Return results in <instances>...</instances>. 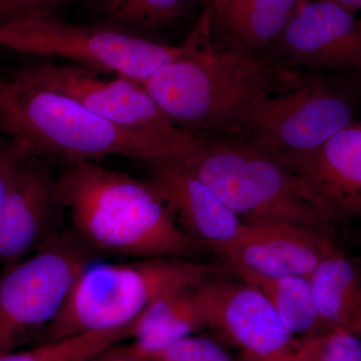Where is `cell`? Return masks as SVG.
I'll return each instance as SVG.
<instances>
[{"mask_svg":"<svg viewBox=\"0 0 361 361\" xmlns=\"http://www.w3.org/2000/svg\"><path fill=\"white\" fill-rule=\"evenodd\" d=\"M301 73L268 54L221 47L210 35L142 85L183 132L197 137H238L259 104Z\"/></svg>","mask_w":361,"mask_h":361,"instance_id":"6da1fadb","label":"cell"},{"mask_svg":"<svg viewBox=\"0 0 361 361\" xmlns=\"http://www.w3.org/2000/svg\"><path fill=\"white\" fill-rule=\"evenodd\" d=\"M58 186L70 229L97 256L198 260L205 252L149 180L77 161L63 164Z\"/></svg>","mask_w":361,"mask_h":361,"instance_id":"7a4b0ae2","label":"cell"},{"mask_svg":"<svg viewBox=\"0 0 361 361\" xmlns=\"http://www.w3.org/2000/svg\"><path fill=\"white\" fill-rule=\"evenodd\" d=\"M0 133L28 156L63 164L113 156L147 164L173 161L187 155L199 141L120 127L18 71L0 78Z\"/></svg>","mask_w":361,"mask_h":361,"instance_id":"3957f363","label":"cell"},{"mask_svg":"<svg viewBox=\"0 0 361 361\" xmlns=\"http://www.w3.org/2000/svg\"><path fill=\"white\" fill-rule=\"evenodd\" d=\"M172 163L212 190L242 223H285L331 235L334 221L303 180L248 142L200 137Z\"/></svg>","mask_w":361,"mask_h":361,"instance_id":"277c9868","label":"cell"},{"mask_svg":"<svg viewBox=\"0 0 361 361\" xmlns=\"http://www.w3.org/2000/svg\"><path fill=\"white\" fill-rule=\"evenodd\" d=\"M219 268L180 258L134 259L90 265L78 276L39 342L127 326L156 298L198 286Z\"/></svg>","mask_w":361,"mask_h":361,"instance_id":"5b68a950","label":"cell"},{"mask_svg":"<svg viewBox=\"0 0 361 361\" xmlns=\"http://www.w3.org/2000/svg\"><path fill=\"white\" fill-rule=\"evenodd\" d=\"M206 8L184 44L170 45L102 23L75 25L63 20H28L0 25V47L71 59L90 70L115 73L144 84L161 66L189 54L211 35Z\"/></svg>","mask_w":361,"mask_h":361,"instance_id":"8992f818","label":"cell"},{"mask_svg":"<svg viewBox=\"0 0 361 361\" xmlns=\"http://www.w3.org/2000/svg\"><path fill=\"white\" fill-rule=\"evenodd\" d=\"M99 256L70 228L0 275V355L39 341Z\"/></svg>","mask_w":361,"mask_h":361,"instance_id":"52a82bcc","label":"cell"},{"mask_svg":"<svg viewBox=\"0 0 361 361\" xmlns=\"http://www.w3.org/2000/svg\"><path fill=\"white\" fill-rule=\"evenodd\" d=\"M355 106L345 85L323 75L301 73L252 114L238 137L275 159L322 147L355 123Z\"/></svg>","mask_w":361,"mask_h":361,"instance_id":"ba28073f","label":"cell"},{"mask_svg":"<svg viewBox=\"0 0 361 361\" xmlns=\"http://www.w3.org/2000/svg\"><path fill=\"white\" fill-rule=\"evenodd\" d=\"M265 54L292 70L343 78L361 87V14L325 0H303Z\"/></svg>","mask_w":361,"mask_h":361,"instance_id":"9c48e42d","label":"cell"},{"mask_svg":"<svg viewBox=\"0 0 361 361\" xmlns=\"http://www.w3.org/2000/svg\"><path fill=\"white\" fill-rule=\"evenodd\" d=\"M195 293L206 326L237 346L242 361H286L300 345L262 292L243 280L224 279L219 273L201 282Z\"/></svg>","mask_w":361,"mask_h":361,"instance_id":"30bf717a","label":"cell"},{"mask_svg":"<svg viewBox=\"0 0 361 361\" xmlns=\"http://www.w3.org/2000/svg\"><path fill=\"white\" fill-rule=\"evenodd\" d=\"M18 71L47 89L75 99L87 110L120 127L172 139L193 137L173 125L144 85L135 80L122 77L106 80L90 68L54 63H37Z\"/></svg>","mask_w":361,"mask_h":361,"instance_id":"8fae6325","label":"cell"},{"mask_svg":"<svg viewBox=\"0 0 361 361\" xmlns=\"http://www.w3.org/2000/svg\"><path fill=\"white\" fill-rule=\"evenodd\" d=\"M51 161L28 156L13 172L0 207V263L13 265L63 231L58 176Z\"/></svg>","mask_w":361,"mask_h":361,"instance_id":"7c38bea8","label":"cell"},{"mask_svg":"<svg viewBox=\"0 0 361 361\" xmlns=\"http://www.w3.org/2000/svg\"><path fill=\"white\" fill-rule=\"evenodd\" d=\"M231 270L267 277H310L339 251L331 235L285 223H242L234 238L208 249Z\"/></svg>","mask_w":361,"mask_h":361,"instance_id":"4fadbf2b","label":"cell"},{"mask_svg":"<svg viewBox=\"0 0 361 361\" xmlns=\"http://www.w3.org/2000/svg\"><path fill=\"white\" fill-rule=\"evenodd\" d=\"M276 160L303 180L334 224L361 222V127L357 123L314 151Z\"/></svg>","mask_w":361,"mask_h":361,"instance_id":"5bb4252c","label":"cell"},{"mask_svg":"<svg viewBox=\"0 0 361 361\" xmlns=\"http://www.w3.org/2000/svg\"><path fill=\"white\" fill-rule=\"evenodd\" d=\"M149 180L190 238L208 251L236 236L242 222L201 180L172 161L148 164Z\"/></svg>","mask_w":361,"mask_h":361,"instance_id":"9a60e30c","label":"cell"},{"mask_svg":"<svg viewBox=\"0 0 361 361\" xmlns=\"http://www.w3.org/2000/svg\"><path fill=\"white\" fill-rule=\"evenodd\" d=\"M303 0H221L211 6V37L226 49L266 54Z\"/></svg>","mask_w":361,"mask_h":361,"instance_id":"2e32d148","label":"cell"},{"mask_svg":"<svg viewBox=\"0 0 361 361\" xmlns=\"http://www.w3.org/2000/svg\"><path fill=\"white\" fill-rule=\"evenodd\" d=\"M308 279L327 331L355 332L361 322L360 266L339 250L323 259Z\"/></svg>","mask_w":361,"mask_h":361,"instance_id":"e0dca14e","label":"cell"},{"mask_svg":"<svg viewBox=\"0 0 361 361\" xmlns=\"http://www.w3.org/2000/svg\"><path fill=\"white\" fill-rule=\"evenodd\" d=\"M196 287L167 292L149 304L133 322L130 348L155 350L204 329L206 320L195 293Z\"/></svg>","mask_w":361,"mask_h":361,"instance_id":"ac0fdd59","label":"cell"},{"mask_svg":"<svg viewBox=\"0 0 361 361\" xmlns=\"http://www.w3.org/2000/svg\"><path fill=\"white\" fill-rule=\"evenodd\" d=\"M232 271L262 292L292 336L300 334L307 341L329 332L320 319L308 277H267L244 270Z\"/></svg>","mask_w":361,"mask_h":361,"instance_id":"d6986e66","label":"cell"},{"mask_svg":"<svg viewBox=\"0 0 361 361\" xmlns=\"http://www.w3.org/2000/svg\"><path fill=\"white\" fill-rule=\"evenodd\" d=\"M102 25L152 39L149 35L186 13L190 0H85Z\"/></svg>","mask_w":361,"mask_h":361,"instance_id":"ffe728a7","label":"cell"},{"mask_svg":"<svg viewBox=\"0 0 361 361\" xmlns=\"http://www.w3.org/2000/svg\"><path fill=\"white\" fill-rule=\"evenodd\" d=\"M132 327L133 322L120 329L39 342L32 348L0 355V361H85L104 349L130 339Z\"/></svg>","mask_w":361,"mask_h":361,"instance_id":"44dd1931","label":"cell"},{"mask_svg":"<svg viewBox=\"0 0 361 361\" xmlns=\"http://www.w3.org/2000/svg\"><path fill=\"white\" fill-rule=\"evenodd\" d=\"M297 357L299 361H361V338L346 330H332L301 342Z\"/></svg>","mask_w":361,"mask_h":361,"instance_id":"7402d4cb","label":"cell"},{"mask_svg":"<svg viewBox=\"0 0 361 361\" xmlns=\"http://www.w3.org/2000/svg\"><path fill=\"white\" fill-rule=\"evenodd\" d=\"M126 346L147 361H238L217 342L195 334L155 350L137 351L129 344Z\"/></svg>","mask_w":361,"mask_h":361,"instance_id":"603a6c76","label":"cell"},{"mask_svg":"<svg viewBox=\"0 0 361 361\" xmlns=\"http://www.w3.org/2000/svg\"><path fill=\"white\" fill-rule=\"evenodd\" d=\"M71 0H0V25L28 20H61Z\"/></svg>","mask_w":361,"mask_h":361,"instance_id":"cb8c5ba5","label":"cell"},{"mask_svg":"<svg viewBox=\"0 0 361 361\" xmlns=\"http://www.w3.org/2000/svg\"><path fill=\"white\" fill-rule=\"evenodd\" d=\"M26 157L28 155L25 149L11 140L0 142V207L14 171Z\"/></svg>","mask_w":361,"mask_h":361,"instance_id":"d4e9b609","label":"cell"},{"mask_svg":"<svg viewBox=\"0 0 361 361\" xmlns=\"http://www.w3.org/2000/svg\"><path fill=\"white\" fill-rule=\"evenodd\" d=\"M85 361H147L140 356L130 353L127 346L118 343L104 349L102 353L92 356Z\"/></svg>","mask_w":361,"mask_h":361,"instance_id":"484cf974","label":"cell"},{"mask_svg":"<svg viewBox=\"0 0 361 361\" xmlns=\"http://www.w3.org/2000/svg\"><path fill=\"white\" fill-rule=\"evenodd\" d=\"M325 1L336 4L351 13L361 14V0H325Z\"/></svg>","mask_w":361,"mask_h":361,"instance_id":"4316f807","label":"cell"},{"mask_svg":"<svg viewBox=\"0 0 361 361\" xmlns=\"http://www.w3.org/2000/svg\"><path fill=\"white\" fill-rule=\"evenodd\" d=\"M353 334H357V336H360L361 338V322L360 323V324H358V326L356 327L355 332H353Z\"/></svg>","mask_w":361,"mask_h":361,"instance_id":"83f0119b","label":"cell"},{"mask_svg":"<svg viewBox=\"0 0 361 361\" xmlns=\"http://www.w3.org/2000/svg\"><path fill=\"white\" fill-rule=\"evenodd\" d=\"M286 361H299L298 357H297V350L295 351V353H294L293 355H291Z\"/></svg>","mask_w":361,"mask_h":361,"instance_id":"f1b7e54d","label":"cell"},{"mask_svg":"<svg viewBox=\"0 0 361 361\" xmlns=\"http://www.w3.org/2000/svg\"><path fill=\"white\" fill-rule=\"evenodd\" d=\"M221 0H213L212 4H211V6H213V4H218V2H220Z\"/></svg>","mask_w":361,"mask_h":361,"instance_id":"f546056e","label":"cell"},{"mask_svg":"<svg viewBox=\"0 0 361 361\" xmlns=\"http://www.w3.org/2000/svg\"><path fill=\"white\" fill-rule=\"evenodd\" d=\"M207 2H208L209 6H211V4H212L213 0H206Z\"/></svg>","mask_w":361,"mask_h":361,"instance_id":"4dcf8cb0","label":"cell"},{"mask_svg":"<svg viewBox=\"0 0 361 361\" xmlns=\"http://www.w3.org/2000/svg\"><path fill=\"white\" fill-rule=\"evenodd\" d=\"M355 123H357V125L360 126V127H361V121H360V122H357V121H356Z\"/></svg>","mask_w":361,"mask_h":361,"instance_id":"1f68e13d","label":"cell"}]
</instances>
